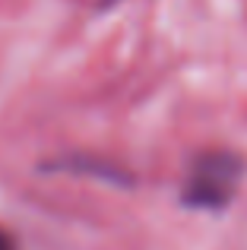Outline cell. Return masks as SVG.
I'll return each mask as SVG.
<instances>
[{
    "instance_id": "obj_2",
    "label": "cell",
    "mask_w": 247,
    "mask_h": 250,
    "mask_svg": "<svg viewBox=\"0 0 247 250\" xmlns=\"http://www.w3.org/2000/svg\"><path fill=\"white\" fill-rule=\"evenodd\" d=\"M0 250H16V244H13V238L0 228Z\"/></svg>"
},
{
    "instance_id": "obj_1",
    "label": "cell",
    "mask_w": 247,
    "mask_h": 250,
    "mask_svg": "<svg viewBox=\"0 0 247 250\" xmlns=\"http://www.w3.org/2000/svg\"><path fill=\"white\" fill-rule=\"evenodd\" d=\"M241 159L231 152H206L193 162L184 184V203L200 209H222L241 181Z\"/></svg>"
}]
</instances>
